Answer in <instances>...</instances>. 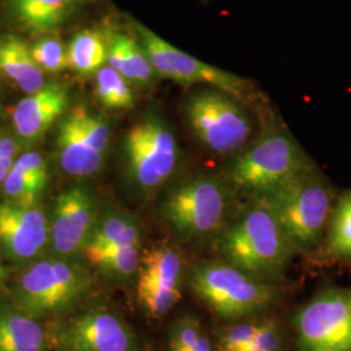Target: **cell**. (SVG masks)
I'll use <instances>...</instances> for the list:
<instances>
[{
    "mask_svg": "<svg viewBox=\"0 0 351 351\" xmlns=\"http://www.w3.org/2000/svg\"><path fill=\"white\" fill-rule=\"evenodd\" d=\"M220 261L272 282L298 254L275 215L263 203L249 201L213 239Z\"/></svg>",
    "mask_w": 351,
    "mask_h": 351,
    "instance_id": "cell-1",
    "label": "cell"
},
{
    "mask_svg": "<svg viewBox=\"0 0 351 351\" xmlns=\"http://www.w3.org/2000/svg\"><path fill=\"white\" fill-rule=\"evenodd\" d=\"M314 168L288 132L271 125L233 158L224 177L237 197L256 201Z\"/></svg>",
    "mask_w": 351,
    "mask_h": 351,
    "instance_id": "cell-2",
    "label": "cell"
},
{
    "mask_svg": "<svg viewBox=\"0 0 351 351\" xmlns=\"http://www.w3.org/2000/svg\"><path fill=\"white\" fill-rule=\"evenodd\" d=\"M236 198L224 176L190 175L164 197L162 217L182 242L215 239L233 219Z\"/></svg>",
    "mask_w": 351,
    "mask_h": 351,
    "instance_id": "cell-3",
    "label": "cell"
},
{
    "mask_svg": "<svg viewBox=\"0 0 351 351\" xmlns=\"http://www.w3.org/2000/svg\"><path fill=\"white\" fill-rule=\"evenodd\" d=\"M336 193L317 168L256 199L275 215L298 252L319 250L336 203Z\"/></svg>",
    "mask_w": 351,
    "mask_h": 351,
    "instance_id": "cell-4",
    "label": "cell"
},
{
    "mask_svg": "<svg viewBox=\"0 0 351 351\" xmlns=\"http://www.w3.org/2000/svg\"><path fill=\"white\" fill-rule=\"evenodd\" d=\"M193 294L220 317L237 320L262 313L276 301L278 289L223 261H201L188 269Z\"/></svg>",
    "mask_w": 351,
    "mask_h": 351,
    "instance_id": "cell-5",
    "label": "cell"
},
{
    "mask_svg": "<svg viewBox=\"0 0 351 351\" xmlns=\"http://www.w3.org/2000/svg\"><path fill=\"white\" fill-rule=\"evenodd\" d=\"M91 277L78 264L42 259L27 267L16 282V307L37 319L72 307L88 291Z\"/></svg>",
    "mask_w": 351,
    "mask_h": 351,
    "instance_id": "cell-6",
    "label": "cell"
},
{
    "mask_svg": "<svg viewBox=\"0 0 351 351\" xmlns=\"http://www.w3.org/2000/svg\"><path fill=\"white\" fill-rule=\"evenodd\" d=\"M185 116L194 136L208 150L236 156L247 147L252 133L250 117L226 93L208 88L190 95Z\"/></svg>",
    "mask_w": 351,
    "mask_h": 351,
    "instance_id": "cell-7",
    "label": "cell"
},
{
    "mask_svg": "<svg viewBox=\"0 0 351 351\" xmlns=\"http://www.w3.org/2000/svg\"><path fill=\"white\" fill-rule=\"evenodd\" d=\"M124 152L129 178L146 193L160 188L173 176L181 156L173 130L158 116H149L130 128Z\"/></svg>",
    "mask_w": 351,
    "mask_h": 351,
    "instance_id": "cell-8",
    "label": "cell"
},
{
    "mask_svg": "<svg viewBox=\"0 0 351 351\" xmlns=\"http://www.w3.org/2000/svg\"><path fill=\"white\" fill-rule=\"evenodd\" d=\"M298 351H351V287L319 290L294 317Z\"/></svg>",
    "mask_w": 351,
    "mask_h": 351,
    "instance_id": "cell-9",
    "label": "cell"
},
{
    "mask_svg": "<svg viewBox=\"0 0 351 351\" xmlns=\"http://www.w3.org/2000/svg\"><path fill=\"white\" fill-rule=\"evenodd\" d=\"M132 26L158 75L185 86L204 84L226 93L237 101L247 95L249 81L245 78L204 63L188 52L177 49L136 20L132 21Z\"/></svg>",
    "mask_w": 351,
    "mask_h": 351,
    "instance_id": "cell-10",
    "label": "cell"
},
{
    "mask_svg": "<svg viewBox=\"0 0 351 351\" xmlns=\"http://www.w3.org/2000/svg\"><path fill=\"white\" fill-rule=\"evenodd\" d=\"M137 297L145 313L163 317L180 301L188 271L182 254L173 245L158 243L142 251Z\"/></svg>",
    "mask_w": 351,
    "mask_h": 351,
    "instance_id": "cell-11",
    "label": "cell"
},
{
    "mask_svg": "<svg viewBox=\"0 0 351 351\" xmlns=\"http://www.w3.org/2000/svg\"><path fill=\"white\" fill-rule=\"evenodd\" d=\"M52 343L62 351H138L125 320L106 308L77 315L58 326Z\"/></svg>",
    "mask_w": 351,
    "mask_h": 351,
    "instance_id": "cell-12",
    "label": "cell"
},
{
    "mask_svg": "<svg viewBox=\"0 0 351 351\" xmlns=\"http://www.w3.org/2000/svg\"><path fill=\"white\" fill-rule=\"evenodd\" d=\"M99 215L98 201L90 189L72 186L64 190L53 202L51 216L53 251L69 258L85 250Z\"/></svg>",
    "mask_w": 351,
    "mask_h": 351,
    "instance_id": "cell-13",
    "label": "cell"
},
{
    "mask_svg": "<svg viewBox=\"0 0 351 351\" xmlns=\"http://www.w3.org/2000/svg\"><path fill=\"white\" fill-rule=\"evenodd\" d=\"M50 224L38 207L0 202V247L16 262L37 258L47 245Z\"/></svg>",
    "mask_w": 351,
    "mask_h": 351,
    "instance_id": "cell-14",
    "label": "cell"
},
{
    "mask_svg": "<svg viewBox=\"0 0 351 351\" xmlns=\"http://www.w3.org/2000/svg\"><path fill=\"white\" fill-rule=\"evenodd\" d=\"M68 101L66 88L58 84L46 85L40 91L21 99L12 111L13 126L17 136L27 142L42 138L65 112Z\"/></svg>",
    "mask_w": 351,
    "mask_h": 351,
    "instance_id": "cell-15",
    "label": "cell"
},
{
    "mask_svg": "<svg viewBox=\"0 0 351 351\" xmlns=\"http://www.w3.org/2000/svg\"><path fill=\"white\" fill-rule=\"evenodd\" d=\"M56 149L62 168L75 177L97 175L106 159V154L97 149L81 125L75 111L64 119L59 126Z\"/></svg>",
    "mask_w": 351,
    "mask_h": 351,
    "instance_id": "cell-16",
    "label": "cell"
},
{
    "mask_svg": "<svg viewBox=\"0 0 351 351\" xmlns=\"http://www.w3.org/2000/svg\"><path fill=\"white\" fill-rule=\"evenodd\" d=\"M0 73L27 95L46 86L45 73L34 62L30 47L21 38L11 34L0 37Z\"/></svg>",
    "mask_w": 351,
    "mask_h": 351,
    "instance_id": "cell-17",
    "label": "cell"
},
{
    "mask_svg": "<svg viewBox=\"0 0 351 351\" xmlns=\"http://www.w3.org/2000/svg\"><path fill=\"white\" fill-rule=\"evenodd\" d=\"M106 40L108 51L107 63L110 66L128 82L141 86L149 85L156 72L138 39L126 33L112 32L106 37Z\"/></svg>",
    "mask_w": 351,
    "mask_h": 351,
    "instance_id": "cell-18",
    "label": "cell"
},
{
    "mask_svg": "<svg viewBox=\"0 0 351 351\" xmlns=\"http://www.w3.org/2000/svg\"><path fill=\"white\" fill-rule=\"evenodd\" d=\"M49 335L32 316L14 307H0V351H46Z\"/></svg>",
    "mask_w": 351,
    "mask_h": 351,
    "instance_id": "cell-19",
    "label": "cell"
},
{
    "mask_svg": "<svg viewBox=\"0 0 351 351\" xmlns=\"http://www.w3.org/2000/svg\"><path fill=\"white\" fill-rule=\"evenodd\" d=\"M71 4V0H8V12L27 33L45 36L66 20Z\"/></svg>",
    "mask_w": 351,
    "mask_h": 351,
    "instance_id": "cell-20",
    "label": "cell"
},
{
    "mask_svg": "<svg viewBox=\"0 0 351 351\" xmlns=\"http://www.w3.org/2000/svg\"><path fill=\"white\" fill-rule=\"evenodd\" d=\"M317 251L324 264L351 263V190L337 197Z\"/></svg>",
    "mask_w": 351,
    "mask_h": 351,
    "instance_id": "cell-21",
    "label": "cell"
},
{
    "mask_svg": "<svg viewBox=\"0 0 351 351\" xmlns=\"http://www.w3.org/2000/svg\"><path fill=\"white\" fill-rule=\"evenodd\" d=\"M141 245V226L129 213L110 210L99 219L85 249H108Z\"/></svg>",
    "mask_w": 351,
    "mask_h": 351,
    "instance_id": "cell-22",
    "label": "cell"
},
{
    "mask_svg": "<svg viewBox=\"0 0 351 351\" xmlns=\"http://www.w3.org/2000/svg\"><path fill=\"white\" fill-rule=\"evenodd\" d=\"M66 56L69 66L78 75L97 73L108 59L106 37L97 30H81L71 40Z\"/></svg>",
    "mask_w": 351,
    "mask_h": 351,
    "instance_id": "cell-23",
    "label": "cell"
},
{
    "mask_svg": "<svg viewBox=\"0 0 351 351\" xmlns=\"http://www.w3.org/2000/svg\"><path fill=\"white\" fill-rule=\"evenodd\" d=\"M88 262L98 267L101 272L113 278H129L138 274L141 264V245L119 246L108 249H85Z\"/></svg>",
    "mask_w": 351,
    "mask_h": 351,
    "instance_id": "cell-24",
    "label": "cell"
},
{
    "mask_svg": "<svg viewBox=\"0 0 351 351\" xmlns=\"http://www.w3.org/2000/svg\"><path fill=\"white\" fill-rule=\"evenodd\" d=\"M95 93L101 104L110 110H129L134 106L129 82L110 65L97 72Z\"/></svg>",
    "mask_w": 351,
    "mask_h": 351,
    "instance_id": "cell-25",
    "label": "cell"
},
{
    "mask_svg": "<svg viewBox=\"0 0 351 351\" xmlns=\"http://www.w3.org/2000/svg\"><path fill=\"white\" fill-rule=\"evenodd\" d=\"M46 184L47 181L45 180L12 168L1 185L5 201L24 208H33L37 207L38 199Z\"/></svg>",
    "mask_w": 351,
    "mask_h": 351,
    "instance_id": "cell-26",
    "label": "cell"
},
{
    "mask_svg": "<svg viewBox=\"0 0 351 351\" xmlns=\"http://www.w3.org/2000/svg\"><path fill=\"white\" fill-rule=\"evenodd\" d=\"M168 348H182L191 351H215L201 323L193 316H181L169 329Z\"/></svg>",
    "mask_w": 351,
    "mask_h": 351,
    "instance_id": "cell-27",
    "label": "cell"
},
{
    "mask_svg": "<svg viewBox=\"0 0 351 351\" xmlns=\"http://www.w3.org/2000/svg\"><path fill=\"white\" fill-rule=\"evenodd\" d=\"M30 51L34 62L43 73H58L69 66L66 50L59 38L42 37L30 47Z\"/></svg>",
    "mask_w": 351,
    "mask_h": 351,
    "instance_id": "cell-28",
    "label": "cell"
},
{
    "mask_svg": "<svg viewBox=\"0 0 351 351\" xmlns=\"http://www.w3.org/2000/svg\"><path fill=\"white\" fill-rule=\"evenodd\" d=\"M261 322L262 320H245L223 328L217 335L219 350H249L259 329Z\"/></svg>",
    "mask_w": 351,
    "mask_h": 351,
    "instance_id": "cell-29",
    "label": "cell"
},
{
    "mask_svg": "<svg viewBox=\"0 0 351 351\" xmlns=\"http://www.w3.org/2000/svg\"><path fill=\"white\" fill-rule=\"evenodd\" d=\"M249 350L282 351V333L276 322L262 319Z\"/></svg>",
    "mask_w": 351,
    "mask_h": 351,
    "instance_id": "cell-30",
    "label": "cell"
},
{
    "mask_svg": "<svg viewBox=\"0 0 351 351\" xmlns=\"http://www.w3.org/2000/svg\"><path fill=\"white\" fill-rule=\"evenodd\" d=\"M12 168L20 171V172L27 173V175L34 176L40 180H45V181H47V177H49L46 160L43 159V156L40 154L34 152V151L20 155L14 160Z\"/></svg>",
    "mask_w": 351,
    "mask_h": 351,
    "instance_id": "cell-31",
    "label": "cell"
},
{
    "mask_svg": "<svg viewBox=\"0 0 351 351\" xmlns=\"http://www.w3.org/2000/svg\"><path fill=\"white\" fill-rule=\"evenodd\" d=\"M19 143L12 138L8 137H0V159L13 160L19 154Z\"/></svg>",
    "mask_w": 351,
    "mask_h": 351,
    "instance_id": "cell-32",
    "label": "cell"
},
{
    "mask_svg": "<svg viewBox=\"0 0 351 351\" xmlns=\"http://www.w3.org/2000/svg\"><path fill=\"white\" fill-rule=\"evenodd\" d=\"M13 160H5V159H0V184H3V181L5 180V177L11 172L13 167Z\"/></svg>",
    "mask_w": 351,
    "mask_h": 351,
    "instance_id": "cell-33",
    "label": "cell"
},
{
    "mask_svg": "<svg viewBox=\"0 0 351 351\" xmlns=\"http://www.w3.org/2000/svg\"><path fill=\"white\" fill-rule=\"evenodd\" d=\"M5 278H7V269L3 265H0V287L4 284Z\"/></svg>",
    "mask_w": 351,
    "mask_h": 351,
    "instance_id": "cell-34",
    "label": "cell"
},
{
    "mask_svg": "<svg viewBox=\"0 0 351 351\" xmlns=\"http://www.w3.org/2000/svg\"><path fill=\"white\" fill-rule=\"evenodd\" d=\"M169 351H191L188 349H182V348H169Z\"/></svg>",
    "mask_w": 351,
    "mask_h": 351,
    "instance_id": "cell-35",
    "label": "cell"
},
{
    "mask_svg": "<svg viewBox=\"0 0 351 351\" xmlns=\"http://www.w3.org/2000/svg\"><path fill=\"white\" fill-rule=\"evenodd\" d=\"M243 351H255V350H243Z\"/></svg>",
    "mask_w": 351,
    "mask_h": 351,
    "instance_id": "cell-36",
    "label": "cell"
},
{
    "mask_svg": "<svg viewBox=\"0 0 351 351\" xmlns=\"http://www.w3.org/2000/svg\"><path fill=\"white\" fill-rule=\"evenodd\" d=\"M71 1H75V0H71Z\"/></svg>",
    "mask_w": 351,
    "mask_h": 351,
    "instance_id": "cell-37",
    "label": "cell"
},
{
    "mask_svg": "<svg viewBox=\"0 0 351 351\" xmlns=\"http://www.w3.org/2000/svg\"><path fill=\"white\" fill-rule=\"evenodd\" d=\"M0 265H1V263H0Z\"/></svg>",
    "mask_w": 351,
    "mask_h": 351,
    "instance_id": "cell-38",
    "label": "cell"
}]
</instances>
